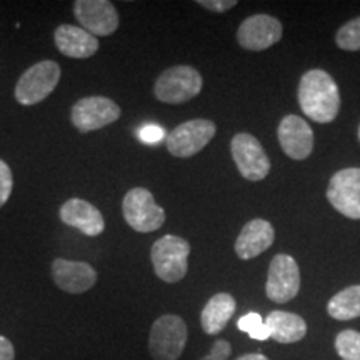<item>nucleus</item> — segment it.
<instances>
[{"label":"nucleus","mask_w":360,"mask_h":360,"mask_svg":"<svg viewBox=\"0 0 360 360\" xmlns=\"http://www.w3.org/2000/svg\"><path fill=\"white\" fill-rule=\"evenodd\" d=\"M299 105L310 120L328 124L335 120L340 109L339 87L326 70L305 72L299 82Z\"/></svg>","instance_id":"1"},{"label":"nucleus","mask_w":360,"mask_h":360,"mask_svg":"<svg viewBox=\"0 0 360 360\" xmlns=\"http://www.w3.org/2000/svg\"><path fill=\"white\" fill-rule=\"evenodd\" d=\"M191 245L186 238L164 236L152 245L150 259L155 276L167 283H175L186 277Z\"/></svg>","instance_id":"2"},{"label":"nucleus","mask_w":360,"mask_h":360,"mask_svg":"<svg viewBox=\"0 0 360 360\" xmlns=\"http://www.w3.org/2000/svg\"><path fill=\"white\" fill-rule=\"evenodd\" d=\"M187 326L182 317L165 314L157 319L148 335V352L154 360H177L187 345Z\"/></svg>","instance_id":"3"},{"label":"nucleus","mask_w":360,"mask_h":360,"mask_svg":"<svg viewBox=\"0 0 360 360\" xmlns=\"http://www.w3.org/2000/svg\"><path fill=\"white\" fill-rule=\"evenodd\" d=\"M204 80L191 65H175L157 77L154 94L164 103H184L199 96Z\"/></svg>","instance_id":"4"},{"label":"nucleus","mask_w":360,"mask_h":360,"mask_svg":"<svg viewBox=\"0 0 360 360\" xmlns=\"http://www.w3.org/2000/svg\"><path fill=\"white\" fill-rule=\"evenodd\" d=\"M60 65L53 60H40L20 75L15 85V98L22 105H35L56 90L60 80Z\"/></svg>","instance_id":"5"},{"label":"nucleus","mask_w":360,"mask_h":360,"mask_svg":"<svg viewBox=\"0 0 360 360\" xmlns=\"http://www.w3.org/2000/svg\"><path fill=\"white\" fill-rule=\"evenodd\" d=\"M122 212L125 222L142 233L159 231L165 222L164 209L157 204L154 195L142 187H135L125 193Z\"/></svg>","instance_id":"6"},{"label":"nucleus","mask_w":360,"mask_h":360,"mask_svg":"<svg viewBox=\"0 0 360 360\" xmlns=\"http://www.w3.org/2000/svg\"><path fill=\"white\" fill-rule=\"evenodd\" d=\"M217 127L207 119H193L180 124L165 139L167 150L174 157L187 159L204 148L214 139Z\"/></svg>","instance_id":"7"},{"label":"nucleus","mask_w":360,"mask_h":360,"mask_svg":"<svg viewBox=\"0 0 360 360\" xmlns=\"http://www.w3.org/2000/svg\"><path fill=\"white\" fill-rule=\"evenodd\" d=\"M233 162L240 175L250 182H259L270 172V160L265 154L262 143L250 134L233 135L231 142Z\"/></svg>","instance_id":"8"},{"label":"nucleus","mask_w":360,"mask_h":360,"mask_svg":"<svg viewBox=\"0 0 360 360\" xmlns=\"http://www.w3.org/2000/svg\"><path fill=\"white\" fill-rule=\"evenodd\" d=\"M120 107L107 97L94 96L84 97L74 103L70 112V120L79 132L87 134L98 130L119 119Z\"/></svg>","instance_id":"9"},{"label":"nucleus","mask_w":360,"mask_h":360,"mask_svg":"<svg viewBox=\"0 0 360 360\" xmlns=\"http://www.w3.org/2000/svg\"><path fill=\"white\" fill-rule=\"evenodd\" d=\"M300 290V270L290 255L278 254L269 267L265 294L272 302L285 304L294 299Z\"/></svg>","instance_id":"10"},{"label":"nucleus","mask_w":360,"mask_h":360,"mask_svg":"<svg viewBox=\"0 0 360 360\" xmlns=\"http://www.w3.org/2000/svg\"><path fill=\"white\" fill-rule=\"evenodd\" d=\"M327 200L337 212L360 220V169H342L334 174L327 188Z\"/></svg>","instance_id":"11"},{"label":"nucleus","mask_w":360,"mask_h":360,"mask_svg":"<svg viewBox=\"0 0 360 360\" xmlns=\"http://www.w3.org/2000/svg\"><path fill=\"white\" fill-rule=\"evenodd\" d=\"M74 15L82 29L96 37H107L119 29V13L109 0H77Z\"/></svg>","instance_id":"12"},{"label":"nucleus","mask_w":360,"mask_h":360,"mask_svg":"<svg viewBox=\"0 0 360 360\" xmlns=\"http://www.w3.org/2000/svg\"><path fill=\"white\" fill-rule=\"evenodd\" d=\"M282 39V24L276 17L257 13L247 17L237 30V42L247 51H265Z\"/></svg>","instance_id":"13"},{"label":"nucleus","mask_w":360,"mask_h":360,"mask_svg":"<svg viewBox=\"0 0 360 360\" xmlns=\"http://www.w3.org/2000/svg\"><path fill=\"white\" fill-rule=\"evenodd\" d=\"M278 142L287 157L294 160H304L314 150V132L310 125L299 115L283 117L277 129Z\"/></svg>","instance_id":"14"},{"label":"nucleus","mask_w":360,"mask_h":360,"mask_svg":"<svg viewBox=\"0 0 360 360\" xmlns=\"http://www.w3.org/2000/svg\"><path fill=\"white\" fill-rule=\"evenodd\" d=\"M52 278L67 294H84L96 285L97 272L87 262L56 259L52 262Z\"/></svg>","instance_id":"15"},{"label":"nucleus","mask_w":360,"mask_h":360,"mask_svg":"<svg viewBox=\"0 0 360 360\" xmlns=\"http://www.w3.org/2000/svg\"><path fill=\"white\" fill-rule=\"evenodd\" d=\"M60 220L87 237H97L105 231V220L96 205L84 199H69L60 207Z\"/></svg>","instance_id":"16"},{"label":"nucleus","mask_w":360,"mask_h":360,"mask_svg":"<svg viewBox=\"0 0 360 360\" xmlns=\"http://www.w3.org/2000/svg\"><path fill=\"white\" fill-rule=\"evenodd\" d=\"M274 238H276V231L267 220H250L238 233L236 240V254L242 260L257 257L274 244Z\"/></svg>","instance_id":"17"},{"label":"nucleus","mask_w":360,"mask_h":360,"mask_svg":"<svg viewBox=\"0 0 360 360\" xmlns=\"http://www.w3.org/2000/svg\"><path fill=\"white\" fill-rule=\"evenodd\" d=\"M58 52L70 58H89L98 51V40L82 27L64 24L53 32Z\"/></svg>","instance_id":"18"},{"label":"nucleus","mask_w":360,"mask_h":360,"mask_svg":"<svg viewBox=\"0 0 360 360\" xmlns=\"http://www.w3.org/2000/svg\"><path fill=\"white\" fill-rule=\"evenodd\" d=\"M237 304L236 299L231 294H215L209 302L205 304V307L202 309L200 314V323L204 328L205 334L209 335H217L224 330L229 321L232 319V315L236 314Z\"/></svg>","instance_id":"19"},{"label":"nucleus","mask_w":360,"mask_h":360,"mask_svg":"<svg viewBox=\"0 0 360 360\" xmlns=\"http://www.w3.org/2000/svg\"><path fill=\"white\" fill-rule=\"evenodd\" d=\"M265 326L270 328V339L278 344H294L307 334V323L300 315L283 310H274L267 315Z\"/></svg>","instance_id":"20"},{"label":"nucleus","mask_w":360,"mask_h":360,"mask_svg":"<svg viewBox=\"0 0 360 360\" xmlns=\"http://www.w3.org/2000/svg\"><path fill=\"white\" fill-rule=\"evenodd\" d=\"M327 312L335 321H352L360 317V285L340 290L328 300Z\"/></svg>","instance_id":"21"},{"label":"nucleus","mask_w":360,"mask_h":360,"mask_svg":"<svg viewBox=\"0 0 360 360\" xmlns=\"http://www.w3.org/2000/svg\"><path fill=\"white\" fill-rule=\"evenodd\" d=\"M335 350L342 360H360V332L342 330L335 337Z\"/></svg>","instance_id":"22"},{"label":"nucleus","mask_w":360,"mask_h":360,"mask_svg":"<svg viewBox=\"0 0 360 360\" xmlns=\"http://www.w3.org/2000/svg\"><path fill=\"white\" fill-rule=\"evenodd\" d=\"M335 42L342 51L355 52L360 51V17L349 20L337 30Z\"/></svg>","instance_id":"23"},{"label":"nucleus","mask_w":360,"mask_h":360,"mask_svg":"<svg viewBox=\"0 0 360 360\" xmlns=\"http://www.w3.org/2000/svg\"><path fill=\"white\" fill-rule=\"evenodd\" d=\"M13 187V179H12V170L8 165L0 159V209L7 204L8 197L12 193Z\"/></svg>","instance_id":"24"},{"label":"nucleus","mask_w":360,"mask_h":360,"mask_svg":"<svg viewBox=\"0 0 360 360\" xmlns=\"http://www.w3.org/2000/svg\"><path fill=\"white\" fill-rule=\"evenodd\" d=\"M262 323H264L262 315L257 314V312H249V314H245L244 317L238 319L237 328L240 332H245V334H252V332L257 330V328L262 326Z\"/></svg>","instance_id":"25"},{"label":"nucleus","mask_w":360,"mask_h":360,"mask_svg":"<svg viewBox=\"0 0 360 360\" xmlns=\"http://www.w3.org/2000/svg\"><path fill=\"white\" fill-rule=\"evenodd\" d=\"M232 354V345L227 340H217L210 349V352L202 360H227Z\"/></svg>","instance_id":"26"},{"label":"nucleus","mask_w":360,"mask_h":360,"mask_svg":"<svg viewBox=\"0 0 360 360\" xmlns=\"http://www.w3.org/2000/svg\"><path fill=\"white\" fill-rule=\"evenodd\" d=\"M139 137L143 143H157L162 142L165 139L164 129L159 127V125H146L142 127L141 132H139Z\"/></svg>","instance_id":"27"},{"label":"nucleus","mask_w":360,"mask_h":360,"mask_svg":"<svg viewBox=\"0 0 360 360\" xmlns=\"http://www.w3.org/2000/svg\"><path fill=\"white\" fill-rule=\"evenodd\" d=\"M200 7L207 8V11H212V12H227L231 11L232 7L237 6V0H199Z\"/></svg>","instance_id":"28"},{"label":"nucleus","mask_w":360,"mask_h":360,"mask_svg":"<svg viewBox=\"0 0 360 360\" xmlns=\"http://www.w3.org/2000/svg\"><path fill=\"white\" fill-rule=\"evenodd\" d=\"M0 360H15L13 344L4 335H0Z\"/></svg>","instance_id":"29"},{"label":"nucleus","mask_w":360,"mask_h":360,"mask_svg":"<svg viewBox=\"0 0 360 360\" xmlns=\"http://www.w3.org/2000/svg\"><path fill=\"white\" fill-rule=\"evenodd\" d=\"M249 337L252 340H267V339H270V328L265 326V322L262 323V326H260L257 330H254L252 332V334H249Z\"/></svg>","instance_id":"30"},{"label":"nucleus","mask_w":360,"mask_h":360,"mask_svg":"<svg viewBox=\"0 0 360 360\" xmlns=\"http://www.w3.org/2000/svg\"><path fill=\"white\" fill-rule=\"evenodd\" d=\"M237 360H269L265 357L264 354H245L242 355V357H238Z\"/></svg>","instance_id":"31"},{"label":"nucleus","mask_w":360,"mask_h":360,"mask_svg":"<svg viewBox=\"0 0 360 360\" xmlns=\"http://www.w3.org/2000/svg\"><path fill=\"white\" fill-rule=\"evenodd\" d=\"M359 141H360V127H359Z\"/></svg>","instance_id":"32"}]
</instances>
